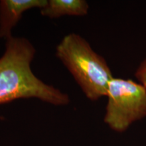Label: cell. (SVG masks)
Instances as JSON below:
<instances>
[{
  "instance_id": "6",
  "label": "cell",
  "mask_w": 146,
  "mask_h": 146,
  "mask_svg": "<svg viewBox=\"0 0 146 146\" xmlns=\"http://www.w3.org/2000/svg\"><path fill=\"white\" fill-rule=\"evenodd\" d=\"M135 75L139 81V83L146 89V58L140 64Z\"/></svg>"
},
{
  "instance_id": "1",
  "label": "cell",
  "mask_w": 146,
  "mask_h": 146,
  "mask_svg": "<svg viewBox=\"0 0 146 146\" xmlns=\"http://www.w3.org/2000/svg\"><path fill=\"white\" fill-rule=\"evenodd\" d=\"M35 53L25 38L12 36L6 40L0 58V104L22 98H36L54 106L68 104V94L35 75L31 64Z\"/></svg>"
},
{
  "instance_id": "4",
  "label": "cell",
  "mask_w": 146,
  "mask_h": 146,
  "mask_svg": "<svg viewBox=\"0 0 146 146\" xmlns=\"http://www.w3.org/2000/svg\"><path fill=\"white\" fill-rule=\"evenodd\" d=\"M47 0H1L0 1V38L7 40L12 31L22 18L24 12L33 8L45 6Z\"/></svg>"
},
{
  "instance_id": "2",
  "label": "cell",
  "mask_w": 146,
  "mask_h": 146,
  "mask_svg": "<svg viewBox=\"0 0 146 146\" xmlns=\"http://www.w3.org/2000/svg\"><path fill=\"white\" fill-rule=\"evenodd\" d=\"M56 54L89 100L97 101L106 96L112 72L86 40L76 33L67 35L56 47Z\"/></svg>"
},
{
  "instance_id": "3",
  "label": "cell",
  "mask_w": 146,
  "mask_h": 146,
  "mask_svg": "<svg viewBox=\"0 0 146 146\" xmlns=\"http://www.w3.org/2000/svg\"><path fill=\"white\" fill-rule=\"evenodd\" d=\"M104 121L112 130L125 132L146 117V89L131 79L112 78L108 87Z\"/></svg>"
},
{
  "instance_id": "5",
  "label": "cell",
  "mask_w": 146,
  "mask_h": 146,
  "mask_svg": "<svg viewBox=\"0 0 146 146\" xmlns=\"http://www.w3.org/2000/svg\"><path fill=\"white\" fill-rule=\"evenodd\" d=\"M89 5L84 0H49L41 9V15L50 18L64 16H83L87 15Z\"/></svg>"
}]
</instances>
